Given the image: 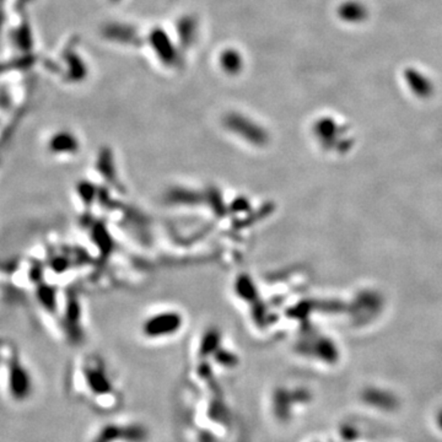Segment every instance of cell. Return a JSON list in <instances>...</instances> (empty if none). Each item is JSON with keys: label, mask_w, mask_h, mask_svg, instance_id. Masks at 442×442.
I'll return each instance as SVG.
<instances>
[{"label": "cell", "mask_w": 442, "mask_h": 442, "mask_svg": "<svg viewBox=\"0 0 442 442\" xmlns=\"http://www.w3.org/2000/svg\"><path fill=\"white\" fill-rule=\"evenodd\" d=\"M68 63H71V80L79 82L86 75V68L84 65L83 60L77 57L75 53H69L68 56Z\"/></svg>", "instance_id": "8992f818"}, {"label": "cell", "mask_w": 442, "mask_h": 442, "mask_svg": "<svg viewBox=\"0 0 442 442\" xmlns=\"http://www.w3.org/2000/svg\"><path fill=\"white\" fill-rule=\"evenodd\" d=\"M439 424H440V426H441V429H442V412H441V414L439 415Z\"/></svg>", "instance_id": "52a82bcc"}, {"label": "cell", "mask_w": 442, "mask_h": 442, "mask_svg": "<svg viewBox=\"0 0 442 442\" xmlns=\"http://www.w3.org/2000/svg\"><path fill=\"white\" fill-rule=\"evenodd\" d=\"M112 3H118V1H121V0H111Z\"/></svg>", "instance_id": "ba28073f"}, {"label": "cell", "mask_w": 442, "mask_h": 442, "mask_svg": "<svg viewBox=\"0 0 442 442\" xmlns=\"http://www.w3.org/2000/svg\"><path fill=\"white\" fill-rule=\"evenodd\" d=\"M149 43L162 64L170 68H176L181 64L182 59L180 52L164 29H154L149 35Z\"/></svg>", "instance_id": "6da1fadb"}, {"label": "cell", "mask_w": 442, "mask_h": 442, "mask_svg": "<svg viewBox=\"0 0 442 442\" xmlns=\"http://www.w3.org/2000/svg\"><path fill=\"white\" fill-rule=\"evenodd\" d=\"M220 65L226 74L234 77V75H238L241 73L245 62H243L241 53L237 49L228 48L223 53L220 54Z\"/></svg>", "instance_id": "5b68a950"}, {"label": "cell", "mask_w": 442, "mask_h": 442, "mask_svg": "<svg viewBox=\"0 0 442 442\" xmlns=\"http://www.w3.org/2000/svg\"><path fill=\"white\" fill-rule=\"evenodd\" d=\"M226 125L229 130H234L235 133L246 136L254 142L265 140V130H262L260 125H257L252 121H249L248 118L243 117L238 113L229 114L226 117Z\"/></svg>", "instance_id": "3957f363"}, {"label": "cell", "mask_w": 442, "mask_h": 442, "mask_svg": "<svg viewBox=\"0 0 442 442\" xmlns=\"http://www.w3.org/2000/svg\"><path fill=\"white\" fill-rule=\"evenodd\" d=\"M102 35L105 36L110 41L117 42V43L125 45V46L138 47V46L143 45V37L140 32L130 25L121 24V23L107 24L102 29Z\"/></svg>", "instance_id": "7a4b0ae2"}, {"label": "cell", "mask_w": 442, "mask_h": 442, "mask_svg": "<svg viewBox=\"0 0 442 442\" xmlns=\"http://www.w3.org/2000/svg\"><path fill=\"white\" fill-rule=\"evenodd\" d=\"M198 20L193 15H184L176 23V32L178 42L183 48H189L195 45L198 38Z\"/></svg>", "instance_id": "277c9868"}]
</instances>
